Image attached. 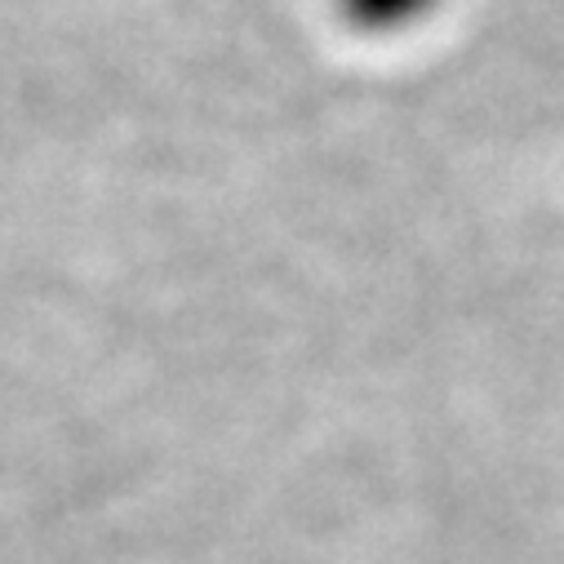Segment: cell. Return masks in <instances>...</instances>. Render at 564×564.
Wrapping results in <instances>:
<instances>
[{
  "label": "cell",
  "instance_id": "cell-1",
  "mask_svg": "<svg viewBox=\"0 0 564 564\" xmlns=\"http://www.w3.org/2000/svg\"><path fill=\"white\" fill-rule=\"evenodd\" d=\"M351 10V19H365V23H400V19H413L422 6L432 0H343Z\"/></svg>",
  "mask_w": 564,
  "mask_h": 564
}]
</instances>
